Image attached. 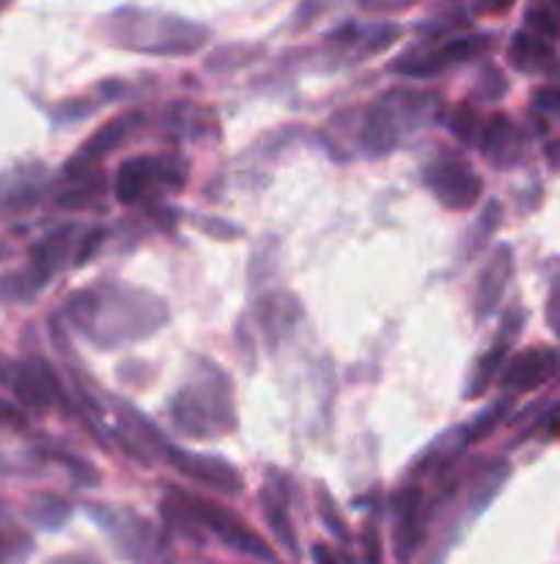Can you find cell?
<instances>
[{
  "mask_svg": "<svg viewBox=\"0 0 560 564\" xmlns=\"http://www.w3.org/2000/svg\"><path fill=\"white\" fill-rule=\"evenodd\" d=\"M118 45L144 53H190L206 40V29L173 14H151L144 9H122L111 18Z\"/></svg>",
  "mask_w": 560,
  "mask_h": 564,
  "instance_id": "cell-1",
  "label": "cell"
},
{
  "mask_svg": "<svg viewBox=\"0 0 560 564\" xmlns=\"http://www.w3.org/2000/svg\"><path fill=\"white\" fill-rule=\"evenodd\" d=\"M220 377L217 366L212 369L206 381L193 383V386H184L182 392L173 399V419L190 436L206 438L209 432L228 430L233 427V408H231V394H228V383L220 381V386H215V381Z\"/></svg>",
  "mask_w": 560,
  "mask_h": 564,
  "instance_id": "cell-2",
  "label": "cell"
},
{
  "mask_svg": "<svg viewBox=\"0 0 560 564\" xmlns=\"http://www.w3.org/2000/svg\"><path fill=\"white\" fill-rule=\"evenodd\" d=\"M182 496H184V501L190 504V509H193L195 518L201 520V526H206L209 531H215V534L220 537L228 548L244 553V556L261 559V562H272V559H275L272 548L266 545L259 534H253V531L242 523V518H237L231 509L220 507V504H215V501H206V498H201V496H190V493H182Z\"/></svg>",
  "mask_w": 560,
  "mask_h": 564,
  "instance_id": "cell-3",
  "label": "cell"
},
{
  "mask_svg": "<svg viewBox=\"0 0 560 564\" xmlns=\"http://www.w3.org/2000/svg\"><path fill=\"white\" fill-rule=\"evenodd\" d=\"M428 191L448 210H467L481 196V177L459 160H437L423 173Z\"/></svg>",
  "mask_w": 560,
  "mask_h": 564,
  "instance_id": "cell-4",
  "label": "cell"
},
{
  "mask_svg": "<svg viewBox=\"0 0 560 564\" xmlns=\"http://www.w3.org/2000/svg\"><path fill=\"white\" fill-rule=\"evenodd\" d=\"M165 454L190 480H198L201 485L215 487L217 493H226V496H239L242 493V474L231 463H226V460L209 458V454H190L176 447H165Z\"/></svg>",
  "mask_w": 560,
  "mask_h": 564,
  "instance_id": "cell-5",
  "label": "cell"
},
{
  "mask_svg": "<svg viewBox=\"0 0 560 564\" xmlns=\"http://www.w3.org/2000/svg\"><path fill=\"white\" fill-rule=\"evenodd\" d=\"M560 356L547 347H533V350H522L519 356L511 358L500 374V388L508 394L533 392L541 383H547L558 369Z\"/></svg>",
  "mask_w": 560,
  "mask_h": 564,
  "instance_id": "cell-6",
  "label": "cell"
},
{
  "mask_svg": "<svg viewBox=\"0 0 560 564\" xmlns=\"http://www.w3.org/2000/svg\"><path fill=\"white\" fill-rule=\"evenodd\" d=\"M481 151L492 166L511 168L525 155V135L508 116H492L481 133Z\"/></svg>",
  "mask_w": 560,
  "mask_h": 564,
  "instance_id": "cell-7",
  "label": "cell"
},
{
  "mask_svg": "<svg viewBox=\"0 0 560 564\" xmlns=\"http://www.w3.org/2000/svg\"><path fill=\"white\" fill-rule=\"evenodd\" d=\"M511 273H514V251L508 246H500L492 253L483 270L478 273V286H476V317L487 319L489 314H494L500 297H503L505 286H508Z\"/></svg>",
  "mask_w": 560,
  "mask_h": 564,
  "instance_id": "cell-8",
  "label": "cell"
},
{
  "mask_svg": "<svg viewBox=\"0 0 560 564\" xmlns=\"http://www.w3.org/2000/svg\"><path fill=\"white\" fill-rule=\"evenodd\" d=\"M14 394L34 410H47L58 399V381L45 361H28L14 374Z\"/></svg>",
  "mask_w": 560,
  "mask_h": 564,
  "instance_id": "cell-9",
  "label": "cell"
},
{
  "mask_svg": "<svg viewBox=\"0 0 560 564\" xmlns=\"http://www.w3.org/2000/svg\"><path fill=\"white\" fill-rule=\"evenodd\" d=\"M481 47H487V40L478 36V40H450L443 47L432 50L423 58H404L407 64H399V72L412 75V78H428L434 72H443L445 67H454V64L467 61L470 56H476Z\"/></svg>",
  "mask_w": 560,
  "mask_h": 564,
  "instance_id": "cell-10",
  "label": "cell"
},
{
  "mask_svg": "<svg viewBox=\"0 0 560 564\" xmlns=\"http://www.w3.org/2000/svg\"><path fill=\"white\" fill-rule=\"evenodd\" d=\"M508 61L522 75H547L558 69V56H555L549 40L538 34H527V31L514 34L508 47Z\"/></svg>",
  "mask_w": 560,
  "mask_h": 564,
  "instance_id": "cell-11",
  "label": "cell"
},
{
  "mask_svg": "<svg viewBox=\"0 0 560 564\" xmlns=\"http://www.w3.org/2000/svg\"><path fill=\"white\" fill-rule=\"evenodd\" d=\"M107 526H111L113 534H116L122 551L127 553L129 559H135V562L151 564L155 562V556H162L160 540H157L155 531H151L144 520L133 518V515H127V518L122 520H113L111 515H107Z\"/></svg>",
  "mask_w": 560,
  "mask_h": 564,
  "instance_id": "cell-12",
  "label": "cell"
},
{
  "mask_svg": "<svg viewBox=\"0 0 560 564\" xmlns=\"http://www.w3.org/2000/svg\"><path fill=\"white\" fill-rule=\"evenodd\" d=\"M396 509V553H399V562L404 564L410 559V553L418 548L421 540V490L418 487H407L399 496L393 498Z\"/></svg>",
  "mask_w": 560,
  "mask_h": 564,
  "instance_id": "cell-13",
  "label": "cell"
},
{
  "mask_svg": "<svg viewBox=\"0 0 560 564\" xmlns=\"http://www.w3.org/2000/svg\"><path fill=\"white\" fill-rule=\"evenodd\" d=\"M399 129H401L399 122H396V116L388 111V108L385 105L372 108V111L366 113V124H363L361 129L363 149L374 157L388 155V151H393L396 140H399Z\"/></svg>",
  "mask_w": 560,
  "mask_h": 564,
  "instance_id": "cell-14",
  "label": "cell"
},
{
  "mask_svg": "<svg viewBox=\"0 0 560 564\" xmlns=\"http://www.w3.org/2000/svg\"><path fill=\"white\" fill-rule=\"evenodd\" d=\"M135 124H140L138 113H129V116H118V119H113V122H107L105 127L96 129V133L85 140V146L80 149L78 160L75 162H94V160H100V157L111 155L113 149L122 146V140L129 138V133L135 129Z\"/></svg>",
  "mask_w": 560,
  "mask_h": 564,
  "instance_id": "cell-15",
  "label": "cell"
},
{
  "mask_svg": "<svg viewBox=\"0 0 560 564\" xmlns=\"http://www.w3.org/2000/svg\"><path fill=\"white\" fill-rule=\"evenodd\" d=\"M160 177V166L149 157H133L122 166L116 177V196L122 204H135L149 191L151 179Z\"/></svg>",
  "mask_w": 560,
  "mask_h": 564,
  "instance_id": "cell-16",
  "label": "cell"
},
{
  "mask_svg": "<svg viewBox=\"0 0 560 564\" xmlns=\"http://www.w3.org/2000/svg\"><path fill=\"white\" fill-rule=\"evenodd\" d=\"M261 509H264V518L270 523L272 534L281 540V545L292 553V556H300V545H297V534L292 529L289 512H286V504L281 496H272L270 490L261 493Z\"/></svg>",
  "mask_w": 560,
  "mask_h": 564,
  "instance_id": "cell-17",
  "label": "cell"
},
{
  "mask_svg": "<svg viewBox=\"0 0 560 564\" xmlns=\"http://www.w3.org/2000/svg\"><path fill=\"white\" fill-rule=\"evenodd\" d=\"M25 515H28L31 523H36L39 529L53 531V529H61V526L67 523L69 515H72V507H69L64 498L50 496V493H42V496L31 498Z\"/></svg>",
  "mask_w": 560,
  "mask_h": 564,
  "instance_id": "cell-18",
  "label": "cell"
},
{
  "mask_svg": "<svg viewBox=\"0 0 560 564\" xmlns=\"http://www.w3.org/2000/svg\"><path fill=\"white\" fill-rule=\"evenodd\" d=\"M508 341H494V347L489 352H483L481 358H478L476 363V372H472V381L470 386H467V397H481L483 392H487L489 386H492V381L500 374V369H503L505 363V352H508Z\"/></svg>",
  "mask_w": 560,
  "mask_h": 564,
  "instance_id": "cell-19",
  "label": "cell"
},
{
  "mask_svg": "<svg viewBox=\"0 0 560 564\" xmlns=\"http://www.w3.org/2000/svg\"><path fill=\"white\" fill-rule=\"evenodd\" d=\"M525 23L530 25L533 34L544 36V40H558L560 36V20L555 18V9L547 0H530V7L525 12Z\"/></svg>",
  "mask_w": 560,
  "mask_h": 564,
  "instance_id": "cell-20",
  "label": "cell"
},
{
  "mask_svg": "<svg viewBox=\"0 0 560 564\" xmlns=\"http://www.w3.org/2000/svg\"><path fill=\"white\" fill-rule=\"evenodd\" d=\"M508 410H511V399L508 397L500 399V403H494L492 408L483 410V414L478 416V419L472 421L470 427H465L467 443L483 441V438H487V436H492V432L500 427V421L505 419V414H508Z\"/></svg>",
  "mask_w": 560,
  "mask_h": 564,
  "instance_id": "cell-21",
  "label": "cell"
},
{
  "mask_svg": "<svg viewBox=\"0 0 560 564\" xmlns=\"http://www.w3.org/2000/svg\"><path fill=\"white\" fill-rule=\"evenodd\" d=\"M450 135H454L456 140H461L465 146H470L472 140H476L478 135V113L472 111L470 105H461L456 108V113L450 116Z\"/></svg>",
  "mask_w": 560,
  "mask_h": 564,
  "instance_id": "cell-22",
  "label": "cell"
},
{
  "mask_svg": "<svg viewBox=\"0 0 560 564\" xmlns=\"http://www.w3.org/2000/svg\"><path fill=\"white\" fill-rule=\"evenodd\" d=\"M478 100L481 102H500L508 91V83H505L503 72L494 67H483V72L478 75Z\"/></svg>",
  "mask_w": 560,
  "mask_h": 564,
  "instance_id": "cell-23",
  "label": "cell"
},
{
  "mask_svg": "<svg viewBox=\"0 0 560 564\" xmlns=\"http://www.w3.org/2000/svg\"><path fill=\"white\" fill-rule=\"evenodd\" d=\"M31 537L25 534H0V564H23L31 556Z\"/></svg>",
  "mask_w": 560,
  "mask_h": 564,
  "instance_id": "cell-24",
  "label": "cell"
},
{
  "mask_svg": "<svg viewBox=\"0 0 560 564\" xmlns=\"http://www.w3.org/2000/svg\"><path fill=\"white\" fill-rule=\"evenodd\" d=\"M500 224V204L498 202H489L487 210H483V215L478 218V226L472 229V242H470V251H476V248H481L483 242L492 237V232L498 229Z\"/></svg>",
  "mask_w": 560,
  "mask_h": 564,
  "instance_id": "cell-25",
  "label": "cell"
},
{
  "mask_svg": "<svg viewBox=\"0 0 560 564\" xmlns=\"http://www.w3.org/2000/svg\"><path fill=\"white\" fill-rule=\"evenodd\" d=\"M363 40H366L368 53H379L399 40V29H396V25H388V23L374 25V29H368L366 34H363Z\"/></svg>",
  "mask_w": 560,
  "mask_h": 564,
  "instance_id": "cell-26",
  "label": "cell"
},
{
  "mask_svg": "<svg viewBox=\"0 0 560 564\" xmlns=\"http://www.w3.org/2000/svg\"><path fill=\"white\" fill-rule=\"evenodd\" d=\"M322 520L324 523H328V529L333 531L335 537H339V540H350V531H346V526L341 523V518H339V509L333 507V501H330V496L328 493H322Z\"/></svg>",
  "mask_w": 560,
  "mask_h": 564,
  "instance_id": "cell-27",
  "label": "cell"
},
{
  "mask_svg": "<svg viewBox=\"0 0 560 564\" xmlns=\"http://www.w3.org/2000/svg\"><path fill=\"white\" fill-rule=\"evenodd\" d=\"M363 562L366 564H382V542H379L377 529H366L363 534Z\"/></svg>",
  "mask_w": 560,
  "mask_h": 564,
  "instance_id": "cell-28",
  "label": "cell"
},
{
  "mask_svg": "<svg viewBox=\"0 0 560 564\" xmlns=\"http://www.w3.org/2000/svg\"><path fill=\"white\" fill-rule=\"evenodd\" d=\"M547 325L555 336L560 339V281H555L547 297Z\"/></svg>",
  "mask_w": 560,
  "mask_h": 564,
  "instance_id": "cell-29",
  "label": "cell"
},
{
  "mask_svg": "<svg viewBox=\"0 0 560 564\" xmlns=\"http://www.w3.org/2000/svg\"><path fill=\"white\" fill-rule=\"evenodd\" d=\"M357 3L366 12H401V9L418 3V0H357Z\"/></svg>",
  "mask_w": 560,
  "mask_h": 564,
  "instance_id": "cell-30",
  "label": "cell"
},
{
  "mask_svg": "<svg viewBox=\"0 0 560 564\" xmlns=\"http://www.w3.org/2000/svg\"><path fill=\"white\" fill-rule=\"evenodd\" d=\"M100 242H102V229L89 232V235L83 237V246H80V251H78V264L89 262V259L94 257L96 248H100Z\"/></svg>",
  "mask_w": 560,
  "mask_h": 564,
  "instance_id": "cell-31",
  "label": "cell"
},
{
  "mask_svg": "<svg viewBox=\"0 0 560 564\" xmlns=\"http://www.w3.org/2000/svg\"><path fill=\"white\" fill-rule=\"evenodd\" d=\"M516 7V0H481V9L489 14H505Z\"/></svg>",
  "mask_w": 560,
  "mask_h": 564,
  "instance_id": "cell-32",
  "label": "cell"
},
{
  "mask_svg": "<svg viewBox=\"0 0 560 564\" xmlns=\"http://www.w3.org/2000/svg\"><path fill=\"white\" fill-rule=\"evenodd\" d=\"M201 229L209 232V235H220V232H226L228 237L237 235V229H233V226H228V224H222V221H201Z\"/></svg>",
  "mask_w": 560,
  "mask_h": 564,
  "instance_id": "cell-33",
  "label": "cell"
},
{
  "mask_svg": "<svg viewBox=\"0 0 560 564\" xmlns=\"http://www.w3.org/2000/svg\"><path fill=\"white\" fill-rule=\"evenodd\" d=\"M311 553H313V564H339V559H335L333 553H330V548L313 545Z\"/></svg>",
  "mask_w": 560,
  "mask_h": 564,
  "instance_id": "cell-34",
  "label": "cell"
},
{
  "mask_svg": "<svg viewBox=\"0 0 560 564\" xmlns=\"http://www.w3.org/2000/svg\"><path fill=\"white\" fill-rule=\"evenodd\" d=\"M544 155H547V162L555 168V171H560V140H549L547 149H544Z\"/></svg>",
  "mask_w": 560,
  "mask_h": 564,
  "instance_id": "cell-35",
  "label": "cell"
},
{
  "mask_svg": "<svg viewBox=\"0 0 560 564\" xmlns=\"http://www.w3.org/2000/svg\"><path fill=\"white\" fill-rule=\"evenodd\" d=\"M50 564H96L94 559H85V556H64V559H56V562Z\"/></svg>",
  "mask_w": 560,
  "mask_h": 564,
  "instance_id": "cell-36",
  "label": "cell"
},
{
  "mask_svg": "<svg viewBox=\"0 0 560 564\" xmlns=\"http://www.w3.org/2000/svg\"><path fill=\"white\" fill-rule=\"evenodd\" d=\"M555 3H558V9H560V0H555Z\"/></svg>",
  "mask_w": 560,
  "mask_h": 564,
  "instance_id": "cell-37",
  "label": "cell"
}]
</instances>
